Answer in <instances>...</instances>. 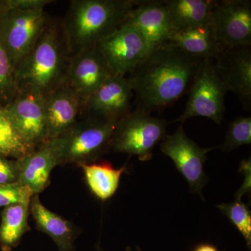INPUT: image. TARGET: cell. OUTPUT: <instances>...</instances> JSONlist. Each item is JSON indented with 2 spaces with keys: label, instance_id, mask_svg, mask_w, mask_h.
<instances>
[{
  "label": "cell",
  "instance_id": "1",
  "mask_svg": "<svg viewBox=\"0 0 251 251\" xmlns=\"http://www.w3.org/2000/svg\"><path fill=\"white\" fill-rule=\"evenodd\" d=\"M202 61L171 43L153 50L127 77L136 108L151 114L171 106L188 94Z\"/></svg>",
  "mask_w": 251,
  "mask_h": 251
},
{
  "label": "cell",
  "instance_id": "2",
  "mask_svg": "<svg viewBox=\"0 0 251 251\" xmlns=\"http://www.w3.org/2000/svg\"><path fill=\"white\" fill-rule=\"evenodd\" d=\"M133 0H72L62 26L71 55L94 47L121 26Z\"/></svg>",
  "mask_w": 251,
  "mask_h": 251
},
{
  "label": "cell",
  "instance_id": "3",
  "mask_svg": "<svg viewBox=\"0 0 251 251\" xmlns=\"http://www.w3.org/2000/svg\"><path fill=\"white\" fill-rule=\"evenodd\" d=\"M70 57L62 26L49 20L34 49L16 69L18 90L45 96L65 83Z\"/></svg>",
  "mask_w": 251,
  "mask_h": 251
},
{
  "label": "cell",
  "instance_id": "4",
  "mask_svg": "<svg viewBox=\"0 0 251 251\" xmlns=\"http://www.w3.org/2000/svg\"><path fill=\"white\" fill-rule=\"evenodd\" d=\"M117 122L84 115L70 128L49 143L58 166L94 163L110 149Z\"/></svg>",
  "mask_w": 251,
  "mask_h": 251
},
{
  "label": "cell",
  "instance_id": "5",
  "mask_svg": "<svg viewBox=\"0 0 251 251\" xmlns=\"http://www.w3.org/2000/svg\"><path fill=\"white\" fill-rule=\"evenodd\" d=\"M168 125L166 120L135 109L117 122L110 149L138 156L141 161H150L153 149L166 138Z\"/></svg>",
  "mask_w": 251,
  "mask_h": 251
},
{
  "label": "cell",
  "instance_id": "6",
  "mask_svg": "<svg viewBox=\"0 0 251 251\" xmlns=\"http://www.w3.org/2000/svg\"><path fill=\"white\" fill-rule=\"evenodd\" d=\"M49 21L44 9L0 12V41L15 70L34 49Z\"/></svg>",
  "mask_w": 251,
  "mask_h": 251
},
{
  "label": "cell",
  "instance_id": "7",
  "mask_svg": "<svg viewBox=\"0 0 251 251\" xmlns=\"http://www.w3.org/2000/svg\"><path fill=\"white\" fill-rule=\"evenodd\" d=\"M228 90L219 77L213 59H203L194 83L188 92L184 111L173 122H184L195 117L210 119L217 125L224 121L225 97Z\"/></svg>",
  "mask_w": 251,
  "mask_h": 251
},
{
  "label": "cell",
  "instance_id": "8",
  "mask_svg": "<svg viewBox=\"0 0 251 251\" xmlns=\"http://www.w3.org/2000/svg\"><path fill=\"white\" fill-rule=\"evenodd\" d=\"M209 25L220 47L232 49L251 46V1H216L211 11Z\"/></svg>",
  "mask_w": 251,
  "mask_h": 251
},
{
  "label": "cell",
  "instance_id": "9",
  "mask_svg": "<svg viewBox=\"0 0 251 251\" xmlns=\"http://www.w3.org/2000/svg\"><path fill=\"white\" fill-rule=\"evenodd\" d=\"M112 75L126 76L149 54L143 36L134 27L120 26L96 45Z\"/></svg>",
  "mask_w": 251,
  "mask_h": 251
},
{
  "label": "cell",
  "instance_id": "10",
  "mask_svg": "<svg viewBox=\"0 0 251 251\" xmlns=\"http://www.w3.org/2000/svg\"><path fill=\"white\" fill-rule=\"evenodd\" d=\"M160 148L162 152L170 157L177 171L186 179L191 192L202 196V190L207 183L204 171L206 154L211 148H202L185 133L180 126L173 134L166 135Z\"/></svg>",
  "mask_w": 251,
  "mask_h": 251
},
{
  "label": "cell",
  "instance_id": "11",
  "mask_svg": "<svg viewBox=\"0 0 251 251\" xmlns=\"http://www.w3.org/2000/svg\"><path fill=\"white\" fill-rule=\"evenodd\" d=\"M6 108L16 128L30 145L36 148L49 141L44 95L18 90Z\"/></svg>",
  "mask_w": 251,
  "mask_h": 251
},
{
  "label": "cell",
  "instance_id": "12",
  "mask_svg": "<svg viewBox=\"0 0 251 251\" xmlns=\"http://www.w3.org/2000/svg\"><path fill=\"white\" fill-rule=\"evenodd\" d=\"M213 61L216 72L228 92L235 94L244 110H251V46L221 48Z\"/></svg>",
  "mask_w": 251,
  "mask_h": 251
},
{
  "label": "cell",
  "instance_id": "13",
  "mask_svg": "<svg viewBox=\"0 0 251 251\" xmlns=\"http://www.w3.org/2000/svg\"><path fill=\"white\" fill-rule=\"evenodd\" d=\"M133 96L128 77L111 75L85 100L82 114L118 122L131 111Z\"/></svg>",
  "mask_w": 251,
  "mask_h": 251
},
{
  "label": "cell",
  "instance_id": "14",
  "mask_svg": "<svg viewBox=\"0 0 251 251\" xmlns=\"http://www.w3.org/2000/svg\"><path fill=\"white\" fill-rule=\"evenodd\" d=\"M111 75L103 56L94 46L71 55L65 82L84 103Z\"/></svg>",
  "mask_w": 251,
  "mask_h": 251
},
{
  "label": "cell",
  "instance_id": "15",
  "mask_svg": "<svg viewBox=\"0 0 251 251\" xmlns=\"http://www.w3.org/2000/svg\"><path fill=\"white\" fill-rule=\"evenodd\" d=\"M128 25L139 31L149 53L168 41L173 29L165 1H136L121 25Z\"/></svg>",
  "mask_w": 251,
  "mask_h": 251
},
{
  "label": "cell",
  "instance_id": "16",
  "mask_svg": "<svg viewBox=\"0 0 251 251\" xmlns=\"http://www.w3.org/2000/svg\"><path fill=\"white\" fill-rule=\"evenodd\" d=\"M49 140L54 139L78 120L83 102L80 96L64 83L44 96Z\"/></svg>",
  "mask_w": 251,
  "mask_h": 251
},
{
  "label": "cell",
  "instance_id": "17",
  "mask_svg": "<svg viewBox=\"0 0 251 251\" xmlns=\"http://www.w3.org/2000/svg\"><path fill=\"white\" fill-rule=\"evenodd\" d=\"M16 163L18 182L29 188L34 196L39 195L47 187L51 172L58 166L49 142L16 160Z\"/></svg>",
  "mask_w": 251,
  "mask_h": 251
},
{
  "label": "cell",
  "instance_id": "18",
  "mask_svg": "<svg viewBox=\"0 0 251 251\" xmlns=\"http://www.w3.org/2000/svg\"><path fill=\"white\" fill-rule=\"evenodd\" d=\"M29 213L39 230L49 236L58 247L59 251H72L75 238L74 226L62 216L54 214L46 207L34 195L29 203Z\"/></svg>",
  "mask_w": 251,
  "mask_h": 251
},
{
  "label": "cell",
  "instance_id": "19",
  "mask_svg": "<svg viewBox=\"0 0 251 251\" xmlns=\"http://www.w3.org/2000/svg\"><path fill=\"white\" fill-rule=\"evenodd\" d=\"M168 42L203 59H214L221 49L209 24L173 30Z\"/></svg>",
  "mask_w": 251,
  "mask_h": 251
},
{
  "label": "cell",
  "instance_id": "20",
  "mask_svg": "<svg viewBox=\"0 0 251 251\" xmlns=\"http://www.w3.org/2000/svg\"><path fill=\"white\" fill-rule=\"evenodd\" d=\"M215 3L212 0L165 1L173 30L209 24Z\"/></svg>",
  "mask_w": 251,
  "mask_h": 251
},
{
  "label": "cell",
  "instance_id": "21",
  "mask_svg": "<svg viewBox=\"0 0 251 251\" xmlns=\"http://www.w3.org/2000/svg\"><path fill=\"white\" fill-rule=\"evenodd\" d=\"M83 171L86 182L91 192L98 199L105 201L116 193L120 179L127 168L123 166L115 169L109 162L88 163L79 166Z\"/></svg>",
  "mask_w": 251,
  "mask_h": 251
},
{
  "label": "cell",
  "instance_id": "22",
  "mask_svg": "<svg viewBox=\"0 0 251 251\" xmlns=\"http://www.w3.org/2000/svg\"><path fill=\"white\" fill-rule=\"evenodd\" d=\"M29 204H14L1 211L0 224V248L11 251L17 247L25 234L29 231L28 216Z\"/></svg>",
  "mask_w": 251,
  "mask_h": 251
},
{
  "label": "cell",
  "instance_id": "23",
  "mask_svg": "<svg viewBox=\"0 0 251 251\" xmlns=\"http://www.w3.org/2000/svg\"><path fill=\"white\" fill-rule=\"evenodd\" d=\"M35 149L16 128L6 106L0 104V156L17 160L29 154Z\"/></svg>",
  "mask_w": 251,
  "mask_h": 251
},
{
  "label": "cell",
  "instance_id": "24",
  "mask_svg": "<svg viewBox=\"0 0 251 251\" xmlns=\"http://www.w3.org/2000/svg\"><path fill=\"white\" fill-rule=\"evenodd\" d=\"M220 211L228 218L245 239L248 247L251 246V213L242 200L236 198L233 202L217 205Z\"/></svg>",
  "mask_w": 251,
  "mask_h": 251
},
{
  "label": "cell",
  "instance_id": "25",
  "mask_svg": "<svg viewBox=\"0 0 251 251\" xmlns=\"http://www.w3.org/2000/svg\"><path fill=\"white\" fill-rule=\"evenodd\" d=\"M251 143V117H239L229 124L224 142L218 148L224 152H229Z\"/></svg>",
  "mask_w": 251,
  "mask_h": 251
},
{
  "label": "cell",
  "instance_id": "26",
  "mask_svg": "<svg viewBox=\"0 0 251 251\" xmlns=\"http://www.w3.org/2000/svg\"><path fill=\"white\" fill-rule=\"evenodd\" d=\"M18 91L16 70L0 41V104L6 106Z\"/></svg>",
  "mask_w": 251,
  "mask_h": 251
},
{
  "label": "cell",
  "instance_id": "27",
  "mask_svg": "<svg viewBox=\"0 0 251 251\" xmlns=\"http://www.w3.org/2000/svg\"><path fill=\"white\" fill-rule=\"evenodd\" d=\"M34 196L29 188L19 182L0 184V209L14 204H29Z\"/></svg>",
  "mask_w": 251,
  "mask_h": 251
},
{
  "label": "cell",
  "instance_id": "28",
  "mask_svg": "<svg viewBox=\"0 0 251 251\" xmlns=\"http://www.w3.org/2000/svg\"><path fill=\"white\" fill-rule=\"evenodd\" d=\"M51 0H0V12L10 10L45 9Z\"/></svg>",
  "mask_w": 251,
  "mask_h": 251
},
{
  "label": "cell",
  "instance_id": "29",
  "mask_svg": "<svg viewBox=\"0 0 251 251\" xmlns=\"http://www.w3.org/2000/svg\"><path fill=\"white\" fill-rule=\"evenodd\" d=\"M17 181L16 160L0 156V184H11Z\"/></svg>",
  "mask_w": 251,
  "mask_h": 251
},
{
  "label": "cell",
  "instance_id": "30",
  "mask_svg": "<svg viewBox=\"0 0 251 251\" xmlns=\"http://www.w3.org/2000/svg\"><path fill=\"white\" fill-rule=\"evenodd\" d=\"M251 158L244 160L240 165L239 171L243 172L244 174V181L242 187L236 193V198L241 199L243 195L250 192L251 191Z\"/></svg>",
  "mask_w": 251,
  "mask_h": 251
},
{
  "label": "cell",
  "instance_id": "31",
  "mask_svg": "<svg viewBox=\"0 0 251 251\" xmlns=\"http://www.w3.org/2000/svg\"><path fill=\"white\" fill-rule=\"evenodd\" d=\"M193 251H219V250L211 244H203L198 246Z\"/></svg>",
  "mask_w": 251,
  "mask_h": 251
},
{
  "label": "cell",
  "instance_id": "32",
  "mask_svg": "<svg viewBox=\"0 0 251 251\" xmlns=\"http://www.w3.org/2000/svg\"><path fill=\"white\" fill-rule=\"evenodd\" d=\"M99 251H101V250H100V249H99ZM129 251V249H127V251Z\"/></svg>",
  "mask_w": 251,
  "mask_h": 251
},
{
  "label": "cell",
  "instance_id": "33",
  "mask_svg": "<svg viewBox=\"0 0 251 251\" xmlns=\"http://www.w3.org/2000/svg\"><path fill=\"white\" fill-rule=\"evenodd\" d=\"M138 251H140V249H138Z\"/></svg>",
  "mask_w": 251,
  "mask_h": 251
}]
</instances>
